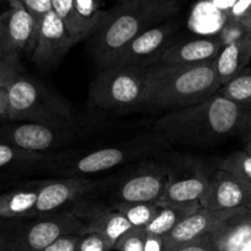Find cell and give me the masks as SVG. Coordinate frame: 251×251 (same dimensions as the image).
Returning <instances> with one entry per match:
<instances>
[{
    "instance_id": "1",
    "label": "cell",
    "mask_w": 251,
    "mask_h": 251,
    "mask_svg": "<svg viewBox=\"0 0 251 251\" xmlns=\"http://www.w3.org/2000/svg\"><path fill=\"white\" fill-rule=\"evenodd\" d=\"M151 131L170 147L206 148L251 131V110L216 93L194 106L164 113Z\"/></svg>"
},
{
    "instance_id": "2",
    "label": "cell",
    "mask_w": 251,
    "mask_h": 251,
    "mask_svg": "<svg viewBox=\"0 0 251 251\" xmlns=\"http://www.w3.org/2000/svg\"><path fill=\"white\" fill-rule=\"evenodd\" d=\"M214 60L201 64L154 63L146 69L142 110L174 112L211 98L221 89Z\"/></svg>"
},
{
    "instance_id": "3",
    "label": "cell",
    "mask_w": 251,
    "mask_h": 251,
    "mask_svg": "<svg viewBox=\"0 0 251 251\" xmlns=\"http://www.w3.org/2000/svg\"><path fill=\"white\" fill-rule=\"evenodd\" d=\"M169 149L170 146L151 131L117 143L48 154L41 171L57 177H89L159 155Z\"/></svg>"
},
{
    "instance_id": "4",
    "label": "cell",
    "mask_w": 251,
    "mask_h": 251,
    "mask_svg": "<svg viewBox=\"0 0 251 251\" xmlns=\"http://www.w3.org/2000/svg\"><path fill=\"white\" fill-rule=\"evenodd\" d=\"M178 0H120L108 10L102 27L90 37L89 50L100 69L112 63L117 53L144 31L174 18Z\"/></svg>"
},
{
    "instance_id": "5",
    "label": "cell",
    "mask_w": 251,
    "mask_h": 251,
    "mask_svg": "<svg viewBox=\"0 0 251 251\" xmlns=\"http://www.w3.org/2000/svg\"><path fill=\"white\" fill-rule=\"evenodd\" d=\"M5 89L10 122L57 125L75 121L71 103L33 76L21 74Z\"/></svg>"
},
{
    "instance_id": "6",
    "label": "cell",
    "mask_w": 251,
    "mask_h": 251,
    "mask_svg": "<svg viewBox=\"0 0 251 251\" xmlns=\"http://www.w3.org/2000/svg\"><path fill=\"white\" fill-rule=\"evenodd\" d=\"M83 223L72 212L0 222V250L41 251L68 234H80Z\"/></svg>"
},
{
    "instance_id": "7",
    "label": "cell",
    "mask_w": 251,
    "mask_h": 251,
    "mask_svg": "<svg viewBox=\"0 0 251 251\" xmlns=\"http://www.w3.org/2000/svg\"><path fill=\"white\" fill-rule=\"evenodd\" d=\"M147 67L108 66L100 69L89 86V100L108 112L142 110Z\"/></svg>"
},
{
    "instance_id": "8",
    "label": "cell",
    "mask_w": 251,
    "mask_h": 251,
    "mask_svg": "<svg viewBox=\"0 0 251 251\" xmlns=\"http://www.w3.org/2000/svg\"><path fill=\"white\" fill-rule=\"evenodd\" d=\"M99 125L69 123L45 125L32 122H10L0 126V143L11 144L40 154H54L73 148L89 137Z\"/></svg>"
},
{
    "instance_id": "9",
    "label": "cell",
    "mask_w": 251,
    "mask_h": 251,
    "mask_svg": "<svg viewBox=\"0 0 251 251\" xmlns=\"http://www.w3.org/2000/svg\"><path fill=\"white\" fill-rule=\"evenodd\" d=\"M115 181L111 188L113 203L159 202L168 176L166 160L148 158Z\"/></svg>"
},
{
    "instance_id": "10",
    "label": "cell",
    "mask_w": 251,
    "mask_h": 251,
    "mask_svg": "<svg viewBox=\"0 0 251 251\" xmlns=\"http://www.w3.org/2000/svg\"><path fill=\"white\" fill-rule=\"evenodd\" d=\"M168 176L159 202L163 203H194L206 191L211 171L195 156L176 154L166 159Z\"/></svg>"
},
{
    "instance_id": "11",
    "label": "cell",
    "mask_w": 251,
    "mask_h": 251,
    "mask_svg": "<svg viewBox=\"0 0 251 251\" xmlns=\"http://www.w3.org/2000/svg\"><path fill=\"white\" fill-rule=\"evenodd\" d=\"M174 18L133 38L117 53L110 66L148 67L158 62L161 54L177 38L180 24Z\"/></svg>"
},
{
    "instance_id": "12",
    "label": "cell",
    "mask_w": 251,
    "mask_h": 251,
    "mask_svg": "<svg viewBox=\"0 0 251 251\" xmlns=\"http://www.w3.org/2000/svg\"><path fill=\"white\" fill-rule=\"evenodd\" d=\"M98 186V181L89 177L46 178L38 194L33 217L69 211L86 199Z\"/></svg>"
},
{
    "instance_id": "13",
    "label": "cell",
    "mask_w": 251,
    "mask_h": 251,
    "mask_svg": "<svg viewBox=\"0 0 251 251\" xmlns=\"http://www.w3.org/2000/svg\"><path fill=\"white\" fill-rule=\"evenodd\" d=\"M79 43L72 37L60 19L50 11L38 26L37 40L32 50L35 66L42 72L54 69L69 50Z\"/></svg>"
},
{
    "instance_id": "14",
    "label": "cell",
    "mask_w": 251,
    "mask_h": 251,
    "mask_svg": "<svg viewBox=\"0 0 251 251\" xmlns=\"http://www.w3.org/2000/svg\"><path fill=\"white\" fill-rule=\"evenodd\" d=\"M248 211L251 209H207L201 207L199 211L186 217L164 236V251H170L183 244L211 235L228 219Z\"/></svg>"
},
{
    "instance_id": "15",
    "label": "cell",
    "mask_w": 251,
    "mask_h": 251,
    "mask_svg": "<svg viewBox=\"0 0 251 251\" xmlns=\"http://www.w3.org/2000/svg\"><path fill=\"white\" fill-rule=\"evenodd\" d=\"M69 212L83 223L80 233H98L115 248L118 239L132 228L129 222L112 204H102L86 199L72 207Z\"/></svg>"
},
{
    "instance_id": "16",
    "label": "cell",
    "mask_w": 251,
    "mask_h": 251,
    "mask_svg": "<svg viewBox=\"0 0 251 251\" xmlns=\"http://www.w3.org/2000/svg\"><path fill=\"white\" fill-rule=\"evenodd\" d=\"M200 204L207 209H251V196L233 174L218 168L211 173Z\"/></svg>"
},
{
    "instance_id": "17",
    "label": "cell",
    "mask_w": 251,
    "mask_h": 251,
    "mask_svg": "<svg viewBox=\"0 0 251 251\" xmlns=\"http://www.w3.org/2000/svg\"><path fill=\"white\" fill-rule=\"evenodd\" d=\"M38 26L23 5L10 6L0 14V33L6 50L14 53L31 52L37 40Z\"/></svg>"
},
{
    "instance_id": "18",
    "label": "cell",
    "mask_w": 251,
    "mask_h": 251,
    "mask_svg": "<svg viewBox=\"0 0 251 251\" xmlns=\"http://www.w3.org/2000/svg\"><path fill=\"white\" fill-rule=\"evenodd\" d=\"M222 48L223 43L221 42L217 33L213 36L176 38L156 63L182 66L201 64L216 59Z\"/></svg>"
},
{
    "instance_id": "19",
    "label": "cell",
    "mask_w": 251,
    "mask_h": 251,
    "mask_svg": "<svg viewBox=\"0 0 251 251\" xmlns=\"http://www.w3.org/2000/svg\"><path fill=\"white\" fill-rule=\"evenodd\" d=\"M47 155L0 143V186L16 185L31 174L41 171Z\"/></svg>"
},
{
    "instance_id": "20",
    "label": "cell",
    "mask_w": 251,
    "mask_h": 251,
    "mask_svg": "<svg viewBox=\"0 0 251 251\" xmlns=\"http://www.w3.org/2000/svg\"><path fill=\"white\" fill-rule=\"evenodd\" d=\"M45 180H25L0 192V222L32 218Z\"/></svg>"
},
{
    "instance_id": "21",
    "label": "cell",
    "mask_w": 251,
    "mask_h": 251,
    "mask_svg": "<svg viewBox=\"0 0 251 251\" xmlns=\"http://www.w3.org/2000/svg\"><path fill=\"white\" fill-rule=\"evenodd\" d=\"M251 60V32L245 33L243 37L224 46L214 59L216 71L222 85L245 71Z\"/></svg>"
},
{
    "instance_id": "22",
    "label": "cell",
    "mask_w": 251,
    "mask_h": 251,
    "mask_svg": "<svg viewBox=\"0 0 251 251\" xmlns=\"http://www.w3.org/2000/svg\"><path fill=\"white\" fill-rule=\"evenodd\" d=\"M211 236L216 251H240L251 239V211L228 219Z\"/></svg>"
},
{
    "instance_id": "23",
    "label": "cell",
    "mask_w": 251,
    "mask_h": 251,
    "mask_svg": "<svg viewBox=\"0 0 251 251\" xmlns=\"http://www.w3.org/2000/svg\"><path fill=\"white\" fill-rule=\"evenodd\" d=\"M159 207L151 223L146 226L148 234L165 236L173 230L181 221L201 208L200 202L194 203H163L158 202Z\"/></svg>"
},
{
    "instance_id": "24",
    "label": "cell",
    "mask_w": 251,
    "mask_h": 251,
    "mask_svg": "<svg viewBox=\"0 0 251 251\" xmlns=\"http://www.w3.org/2000/svg\"><path fill=\"white\" fill-rule=\"evenodd\" d=\"M52 10L66 26L69 35L78 42L90 38L76 13L74 0H52Z\"/></svg>"
},
{
    "instance_id": "25",
    "label": "cell",
    "mask_w": 251,
    "mask_h": 251,
    "mask_svg": "<svg viewBox=\"0 0 251 251\" xmlns=\"http://www.w3.org/2000/svg\"><path fill=\"white\" fill-rule=\"evenodd\" d=\"M74 4L89 37H91L106 23L108 11L101 9L100 0H74Z\"/></svg>"
},
{
    "instance_id": "26",
    "label": "cell",
    "mask_w": 251,
    "mask_h": 251,
    "mask_svg": "<svg viewBox=\"0 0 251 251\" xmlns=\"http://www.w3.org/2000/svg\"><path fill=\"white\" fill-rule=\"evenodd\" d=\"M112 206L127 218L132 226L146 228L155 216L159 203L158 202H134V203H113Z\"/></svg>"
},
{
    "instance_id": "27",
    "label": "cell",
    "mask_w": 251,
    "mask_h": 251,
    "mask_svg": "<svg viewBox=\"0 0 251 251\" xmlns=\"http://www.w3.org/2000/svg\"><path fill=\"white\" fill-rule=\"evenodd\" d=\"M217 94L251 110V73L244 71L233 80L222 85Z\"/></svg>"
},
{
    "instance_id": "28",
    "label": "cell",
    "mask_w": 251,
    "mask_h": 251,
    "mask_svg": "<svg viewBox=\"0 0 251 251\" xmlns=\"http://www.w3.org/2000/svg\"><path fill=\"white\" fill-rule=\"evenodd\" d=\"M218 168L233 174L251 196V155L245 151L231 153L221 161Z\"/></svg>"
},
{
    "instance_id": "29",
    "label": "cell",
    "mask_w": 251,
    "mask_h": 251,
    "mask_svg": "<svg viewBox=\"0 0 251 251\" xmlns=\"http://www.w3.org/2000/svg\"><path fill=\"white\" fill-rule=\"evenodd\" d=\"M20 54L0 46V88L5 89L23 74Z\"/></svg>"
},
{
    "instance_id": "30",
    "label": "cell",
    "mask_w": 251,
    "mask_h": 251,
    "mask_svg": "<svg viewBox=\"0 0 251 251\" xmlns=\"http://www.w3.org/2000/svg\"><path fill=\"white\" fill-rule=\"evenodd\" d=\"M147 230L146 228H136L132 226L128 231H126L118 241L115 248L117 251H144Z\"/></svg>"
},
{
    "instance_id": "31",
    "label": "cell",
    "mask_w": 251,
    "mask_h": 251,
    "mask_svg": "<svg viewBox=\"0 0 251 251\" xmlns=\"http://www.w3.org/2000/svg\"><path fill=\"white\" fill-rule=\"evenodd\" d=\"M113 250L107 240L98 233L78 234L74 251H111Z\"/></svg>"
},
{
    "instance_id": "32",
    "label": "cell",
    "mask_w": 251,
    "mask_h": 251,
    "mask_svg": "<svg viewBox=\"0 0 251 251\" xmlns=\"http://www.w3.org/2000/svg\"><path fill=\"white\" fill-rule=\"evenodd\" d=\"M245 33H248V31L245 30V27H244L240 21L226 20V24H224V26L219 30L217 35H218L219 40L223 43L224 47V46L236 41L238 38L243 37Z\"/></svg>"
},
{
    "instance_id": "33",
    "label": "cell",
    "mask_w": 251,
    "mask_h": 251,
    "mask_svg": "<svg viewBox=\"0 0 251 251\" xmlns=\"http://www.w3.org/2000/svg\"><path fill=\"white\" fill-rule=\"evenodd\" d=\"M20 3L35 19L37 26H40L42 19L52 11V0H20Z\"/></svg>"
},
{
    "instance_id": "34",
    "label": "cell",
    "mask_w": 251,
    "mask_h": 251,
    "mask_svg": "<svg viewBox=\"0 0 251 251\" xmlns=\"http://www.w3.org/2000/svg\"><path fill=\"white\" fill-rule=\"evenodd\" d=\"M76 239H78V234L63 235L41 251H74Z\"/></svg>"
},
{
    "instance_id": "35",
    "label": "cell",
    "mask_w": 251,
    "mask_h": 251,
    "mask_svg": "<svg viewBox=\"0 0 251 251\" xmlns=\"http://www.w3.org/2000/svg\"><path fill=\"white\" fill-rule=\"evenodd\" d=\"M170 251H216V248H214L212 236L207 235L204 238L199 239V240L177 246Z\"/></svg>"
},
{
    "instance_id": "36",
    "label": "cell",
    "mask_w": 251,
    "mask_h": 251,
    "mask_svg": "<svg viewBox=\"0 0 251 251\" xmlns=\"http://www.w3.org/2000/svg\"><path fill=\"white\" fill-rule=\"evenodd\" d=\"M250 9L251 0H236L235 4L226 11V20L241 21Z\"/></svg>"
},
{
    "instance_id": "37",
    "label": "cell",
    "mask_w": 251,
    "mask_h": 251,
    "mask_svg": "<svg viewBox=\"0 0 251 251\" xmlns=\"http://www.w3.org/2000/svg\"><path fill=\"white\" fill-rule=\"evenodd\" d=\"M144 251H164V236L147 233Z\"/></svg>"
},
{
    "instance_id": "38",
    "label": "cell",
    "mask_w": 251,
    "mask_h": 251,
    "mask_svg": "<svg viewBox=\"0 0 251 251\" xmlns=\"http://www.w3.org/2000/svg\"><path fill=\"white\" fill-rule=\"evenodd\" d=\"M8 120V94L6 89L0 88V122Z\"/></svg>"
},
{
    "instance_id": "39",
    "label": "cell",
    "mask_w": 251,
    "mask_h": 251,
    "mask_svg": "<svg viewBox=\"0 0 251 251\" xmlns=\"http://www.w3.org/2000/svg\"><path fill=\"white\" fill-rule=\"evenodd\" d=\"M244 136V149L246 153H249L251 155V131L246 132L243 134Z\"/></svg>"
},
{
    "instance_id": "40",
    "label": "cell",
    "mask_w": 251,
    "mask_h": 251,
    "mask_svg": "<svg viewBox=\"0 0 251 251\" xmlns=\"http://www.w3.org/2000/svg\"><path fill=\"white\" fill-rule=\"evenodd\" d=\"M240 23L243 24V26L245 27V30L248 31V32H251V9L250 11L244 16V19L240 21Z\"/></svg>"
},
{
    "instance_id": "41",
    "label": "cell",
    "mask_w": 251,
    "mask_h": 251,
    "mask_svg": "<svg viewBox=\"0 0 251 251\" xmlns=\"http://www.w3.org/2000/svg\"><path fill=\"white\" fill-rule=\"evenodd\" d=\"M8 3L10 4V6H16V5H21L20 0H8Z\"/></svg>"
},
{
    "instance_id": "42",
    "label": "cell",
    "mask_w": 251,
    "mask_h": 251,
    "mask_svg": "<svg viewBox=\"0 0 251 251\" xmlns=\"http://www.w3.org/2000/svg\"><path fill=\"white\" fill-rule=\"evenodd\" d=\"M0 46H3L4 47V45H3V38H1V33H0ZM5 48V47H4Z\"/></svg>"
},
{
    "instance_id": "43",
    "label": "cell",
    "mask_w": 251,
    "mask_h": 251,
    "mask_svg": "<svg viewBox=\"0 0 251 251\" xmlns=\"http://www.w3.org/2000/svg\"><path fill=\"white\" fill-rule=\"evenodd\" d=\"M0 251H1V250H0Z\"/></svg>"
}]
</instances>
